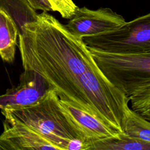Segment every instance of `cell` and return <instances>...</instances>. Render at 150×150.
I'll use <instances>...</instances> for the list:
<instances>
[{
  "label": "cell",
  "instance_id": "obj_1",
  "mask_svg": "<svg viewBox=\"0 0 150 150\" xmlns=\"http://www.w3.org/2000/svg\"><path fill=\"white\" fill-rule=\"evenodd\" d=\"M18 36L24 70L40 75L60 100L73 103L123 133L129 98L103 75L82 39L45 11L26 23Z\"/></svg>",
  "mask_w": 150,
  "mask_h": 150
},
{
  "label": "cell",
  "instance_id": "obj_2",
  "mask_svg": "<svg viewBox=\"0 0 150 150\" xmlns=\"http://www.w3.org/2000/svg\"><path fill=\"white\" fill-rule=\"evenodd\" d=\"M1 112L6 121L22 124L32 128L59 150H67L69 144L74 139H87L71 122L53 89H50L35 104L21 108H4Z\"/></svg>",
  "mask_w": 150,
  "mask_h": 150
},
{
  "label": "cell",
  "instance_id": "obj_3",
  "mask_svg": "<svg viewBox=\"0 0 150 150\" xmlns=\"http://www.w3.org/2000/svg\"><path fill=\"white\" fill-rule=\"evenodd\" d=\"M88 49L103 75L127 97L150 84V53L120 54Z\"/></svg>",
  "mask_w": 150,
  "mask_h": 150
},
{
  "label": "cell",
  "instance_id": "obj_4",
  "mask_svg": "<svg viewBox=\"0 0 150 150\" xmlns=\"http://www.w3.org/2000/svg\"><path fill=\"white\" fill-rule=\"evenodd\" d=\"M82 40L88 48L108 53H150V12L126 22L116 29L86 36Z\"/></svg>",
  "mask_w": 150,
  "mask_h": 150
},
{
  "label": "cell",
  "instance_id": "obj_5",
  "mask_svg": "<svg viewBox=\"0 0 150 150\" xmlns=\"http://www.w3.org/2000/svg\"><path fill=\"white\" fill-rule=\"evenodd\" d=\"M126 22L124 18L109 8L93 10L78 8L65 25L74 36L82 39L116 29Z\"/></svg>",
  "mask_w": 150,
  "mask_h": 150
},
{
  "label": "cell",
  "instance_id": "obj_6",
  "mask_svg": "<svg viewBox=\"0 0 150 150\" xmlns=\"http://www.w3.org/2000/svg\"><path fill=\"white\" fill-rule=\"evenodd\" d=\"M52 89L48 83L36 72L24 70L19 83L0 96V110L29 106L39 101Z\"/></svg>",
  "mask_w": 150,
  "mask_h": 150
},
{
  "label": "cell",
  "instance_id": "obj_7",
  "mask_svg": "<svg viewBox=\"0 0 150 150\" xmlns=\"http://www.w3.org/2000/svg\"><path fill=\"white\" fill-rule=\"evenodd\" d=\"M60 104L76 129L90 141L118 137L117 132L100 118L73 103L60 99Z\"/></svg>",
  "mask_w": 150,
  "mask_h": 150
},
{
  "label": "cell",
  "instance_id": "obj_8",
  "mask_svg": "<svg viewBox=\"0 0 150 150\" xmlns=\"http://www.w3.org/2000/svg\"><path fill=\"white\" fill-rule=\"evenodd\" d=\"M1 138L6 140L13 150H59L58 148L32 128L17 122H4Z\"/></svg>",
  "mask_w": 150,
  "mask_h": 150
},
{
  "label": "cell",
  "instance_id": "obj_9",
  "mask_svg": "<svg viewBox=\"0 0 150 150\" xmlns=\"http://www.w3.org/2000/svg\"><path fill=\"white\" fill-rule=\"evenodd\" d=\"M18 35V29L15 22L0 9V56L4 62H13Z\"/></svg>",
  "mask_w": 150,
  "mask_h": 150
},
{
  "label": "cell",
  "instance_id": "obj_10",
  "mask_svg": "<svg viewBox=\"0 0 150 150\" xmlns=\"http://www.w3.org/2000/svg\"><path fill=\"white\" fill-rule=\"evenodd\" d=\"M0 9L13 20L19 34L23 26L36 20L38 15L28 0H0Z\"/></svg>",
  "mask_w": 150,
  "mask_h": 150
},
{
  "label": "cell",
  "instance_id": "obj_11",
  "mask_svg": "<svg viewBox=\"0 0 150 150\" xmlns=\"http://www.w3.org/2000/svg\"><path fill=\"white\" fill-rule=\"evenodd\" d=\"M89 150H150V143L120 133L117 137L91 141Z\"/></svg>",
  "mask_w": 150,
  "mask_h": 150
},
{
  "label": "cell",
  "instance_id": "obj_12",
  "mask_svg": "<svg viewBox=\"0 0 150 150\" xmlns=\"http://www.w3.org/2000/svg\"><path fill=\"white\" fill-rule=\"evenodd\" d=\"M122 130L128 137L150 143V121L129 107L122 120Z\"/></svg>",
  "mask_w": 150,
  "mask_h": 150
},
{
  "label": "cell",
  "instance_id": "obj_13",
  "mask_svg": "<svg viewBox=\"0 0 150 150\" xmlns=\"http://www.w3.org/2000/svg\"><path fill=\"white\" fill-rule=\"evenodd\" d=\"M129 98L131 108L150 121V84L138 88Z\"/></svg>",
  "mask_w": 150,
  "mask_h": 150
},
{
  "label": "cell",
  "instance_id": "obj_14",
  "mask_svg": "<svg viewBox=\"0 0 150 150\" xmlns=\"http://www.w3.org/2000/svg\"><path fill=\"white\" fill-rule=\"evenodd\" d=\"M52 11L57 12L64 19H70L75 13L78 6L73 0H47Z\"/></svg>",
  "mask_w": 150,
  "mask_h": 150
},
{
  "label": "cell",
  "instance_id": "obj_15",
  "mask_svg": "<svg viewBox=\"0 0 150 150\" xmlns=\"http://www.w3.org/2000/svg\"><path fill=\"white\" fill-rule=\"evenodd\" d=\"M35 10L48 12L53 11L52 8L47 0H28Z\"/></svg>",
  "mask_w": 150,
  "mask_h": 150
},
{
  "label": "cell",
  "instance_id": "obj_16",
  "mask_svg": "<svg viewBox=\"0 0 150 150\" xmlns=\"http://www.w3.org/2000/svg\"><path fill=\"white\" fill-rule=\"evenodd\" d=\"M0 150H13L11 145L0 137Z\"/></svg>",
  "mask_w": 150,
  "mask_h": 150
}]
</instances>
